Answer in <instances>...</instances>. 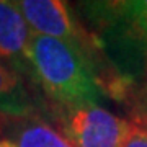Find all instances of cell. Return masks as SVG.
<instances>
[{
    "mask_svg": "<svg viewBox=\"0 0 147 147\" xmlns=\"http://www.w3.org/2000/svg\"><path fill=\"white\" fill-rule=\"evenodd\" d=\"M0 147H13L10 144V142H7V141H0Z\"/></svg>",
    "mask_w": 147,
    "mask_h": 147,
    "instance_id": "cell-10",
    "label": "cell"
},
{
    "mask_svg": "<svg viewBox=\"0 0 147 147\" xmlns=\"http://www.w3.org/2000/svg\"><path fill=\"white\" fill-rule=\"evenodd\" d=\"M80 5L98 30V34H93L111 72L129 84L147 77V0Z\"/></svg>",
    "mask_w": 147,
    "mask_h": 147,
    "instance_id": "cell-2",
    "label": "cell"
},
{
    "mask_svg": "<svg viewBox=\"0 0 147 147\" xmlns=\"http://www.w3.org/2000/svg\"><path fill=\"white\" fill-rule=\"evenodd\" d=\"M146 79H147V77H146Z\"/></svg>",
    "mask_w": 147,
    "mask_h": 147,
    "instance_id": "cell-11",
    "label": "cell"
},
{
    "mask_svg": "<svg viewBox=\"0 0 147 147\" xmlns=\"http://www.w3.org/2000/svg\"><path fill=\"white\" fill-rule=\"evenodd\" d=\"M31 34L33 31L15 2L0 0V62L18 74L28 87H34L30 51Z\"/></svg>",
    "mask_w": 147,
    "mask_h": 147,
    "instance_id": "cell-5",
    "label": "cell"
},
{
    "mask_svg": "<svg viewBox=\"0 0 147 147\" xmlns=\"http://www.w3.org/2000/svg\"><path fill=\"white\" fill-rule=\"evenodd\" d=\"M2 141L13 147H74L42 115H34L25 119L0 121Z\"/></svg>",
    "mask_w": 147,
    "mask_h": 147,
    "instance_id": "cell-6",
    "label": "cell"
},
{
    "mask_svg": "<svg viewBox=\"0 0 147 147\" xmlns=\"http://www.w3.org/2000/svg\"><path fill=\"white\" fill-rule=\"evenodd\" d=\"M41 115L56 123L74 147H121L127 121L100 105H61L41 101Z\"/></svg>",
    "mask_w": 147,
    "mask_h": 147,
    "instance_id": "cell-3",
    "label": "cell"
},
{
    "mask_svg": "<svg viewBox=\"0 0 147 147\" xmlns=\"http://www.w3.org/2000/svg\"><path fill=\"white\" fill-rule=\"evenodd\" d=\"M33 33L77 44L93 59L96 72L103 67L105 57L100 42L93 33H88L75 20L67 2L62 0H20L15 2Z\"/></svg>",
    "mask_w": 147,
    "mask_h": 147,
    "instance_id": "cell-4",
    "label": "cell"
},
{
    "mask_svg": "<svg viewBox=\"0 0 147 147\" xmlns=\"http://www.w3.org/2000/svg\"><path fill=\"white\" fill-rule=\"evenodd\" d=\"M124 105L127 106L129 123L147 132V79L132 87Z\"/></svg>",
    "mask_w": 147,
    "mask_h": 147,
    "instance_id": "cell-8",
    "label": "cell"
},
{
    "mask_svg": "<svg viewBox=\"0 0 147 147\" xmlns=\"http://www.w3.org/2000/svg\"><path fill=\"white\" fill-rule=\"evenodd\" d=\"M34 88L41 101L61 105H100L103 92L93 59L77 44L31 34L30 42Z\"/></svg>",
    "mask_w": 147,
    "mask_h": 147,
    "instance_id": "cell-1",
    "label": "cell"
},
{
    "mask_svg": "<svg viewBox=\"0 0 147 147\" xmlns=\"http://www.w3.org/2000/svg\"><path fill=\"white\" fill-rule=\"evenodd\" d=\"M121 147H147V132L127 121L126 132L121 141Z\"/></svg>",
    "mask_w": 147,
    "mask_h": 147,
    "instance_id": "cell-9",
    "label": "cell"
},
{
    "mask_svg": "<svg viewBox=\"0 0 147 147\" xmlns=\"http://www.w3.org/2000/svg\"><path fill=\"white\" fill-rule=\"evenodd\" d=\"M41 115V105L28 84L0 62V121H16Z\"/></svg>",
    "mask_w": 147,
    "mask_h": 147,
    "instance_id": "cell-7",
    "label": "cell"
}]
</instances>
